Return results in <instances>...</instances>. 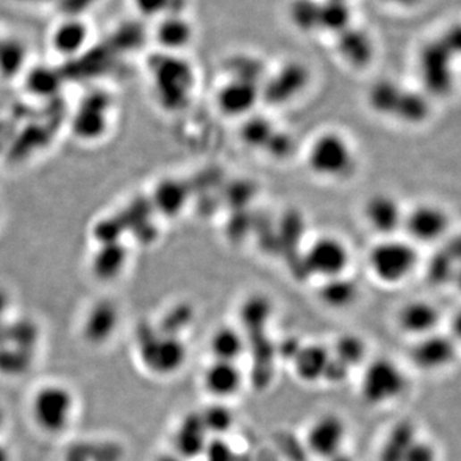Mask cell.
Returning <instances> with one entry per match:
<instances>
[{"label":"cell","instance_id":"1","mask_svg":"<svg viewBox=\"0 0 461 461\" xmlns=\"http://www.w3.org/2000/svg\"><path fill=\"white\" fill-rule=\"evenodd\" d=\"M306 163L307 171L322 181H348L356 172V147L344 132H319L307 145Z\"/></svg>","mask_w":461,"mask_h":461},{"label":"cell","instance_id":"2","mask_svg":"<svg viewBox=\"0 0 461 461\" xmlns=\"http://www.w3.org/2000/svg\"><path fill=\"white\" fill-rule=\"evenodd\" d=\"M29 413L41 433L49 437L63 436L76 422L79 398L66 383H43L32 392Z\"/></svg>","mask_w":461,"mask_h":461},{"label":"cell","instance_id":"3","mask_svg":"<svg viewBox=\"0 0 461 461\" xmlns=\"http://www.w3.org/2000/svg\"><path fill=\"white\" fill-rule=\"evenodd\" d=\"M419 247L401 235L380 239L366 256L369 273L387 288H396L407 282L419 267Z\"/></svg>","mask_w":461,"mask_h":461},{"label":"cell","instance_id":"4","mask_svg":"<svg viewBox=\"0 0 461 461\" xmlns=\"http://www.w3.org/2000/svg\"><path fill=\"white\" fill-rule=\"evenodd\" d=\"M41 344V330L29 318L13 317L0 331V375L22 377L37 362Z\"/></svg>","mask_w":461,"mask_h":461},{"label":"cell","instance_id":"5","mask_svg":"<svg viewBox=\"0 0 461 461\" xmlns=\"http://www.w3.org/2000/svg\"><path fill=\"white\" fill-rule=\"evenodd\" d=\"M153 85L162 105L181 108L195 85L194 70L179 54L161 53L152 62Z\"/></svg>","mask_w":461,"mask_h":461},{"label":"cell","instance_id":"6","mask_svg":"<svg viewBox=\"0 0 461 461\" xmlns=\"http://www.w3.org/2000/svg\"><path fill=\"white\" fill-rule=\"evenodd\" d=\"M138 356L145 371L156 377H171L185 365L188 348L181 337L150 331L138 339Z\"/></svg>","mask_w":461,"mask_h":461},{"label":"cell","instance_id":"7","mask_svg":"<svg viewBox=\"0 0 461 461\" xmlns=\"http://www.w3.org/2000/svg\"><path fill=\"white\" fill-rule=\"evenodd\" d=\"M407 389V374L391 357H377L369 362L360 381V395L371 407L394 403Z\"/></svg>","mask_w":461,"mask_h":461},{"label":"cell","instance_id":"8","mask_svg":"<svg viewBox=\"0 0 461 461\" xmlns=\"http://www.w3.org/2000/svg\"><path fill=\"white\" fill-rule=\"evenodd\" d=\"M304 271L307 276L323 281L348 274L351 264V251L348 245L336 235H319L304 250Z\"/></svg>","mask_w":461,"mask_h":461},{"label":"cell","instance_id":"9","mask_svg":"<svg viewBox=\"0 0 461 461\" xmlns=\"http://www.w3.org/2000/svg\"><path fill=\"white\" fill-rule=\"evenodd\" d=\"M451 227V218L440 204L421 202L405 209L401 236L416 247H431L443 240Z\"/></svg>","mask_w":461,"mask_h":461},{"label":"cell","instance_id":"10","mask_svg":"<svg viewBox=\"0 0 461 461\" xmlns=\"http://www.w3.org/2000/svg\"><path fill=\"white\" fill-rule=\"evenodd\" d=\"M405 209L400 199L390 192L369 195L363 205V218L368 229L380 239L400 236Z\"/></svg>","mask_w":461,"mask_h":461},{"label":"cell","instance_id":"11","mask_svg":"<svg viewBox=\"0 0 461 461\" xmlns=\"http://www.w3.org/2000/svg\"><path fill=\"white\" fill-rule=\"evenodd\" d=\"M348 424L339 414L324 413L309 425L306 446L310 454L321 460H331L344 452Z\"/></svg>","mask_w":461,"mask_h":461},{"label":"cell","instance_id":"12","mask_svg":"<svg viewBox=\"0 0 461 461\" xmlns=\"http://www.w3.org/2000/svg\"><path fill=\"white\" fill-rule=\"evenodd\" d=\"M122 322L120 306L111 298H100L88 306L81 322L82 339L94 348H102L114 339Z\"/></svg>","mask_w":461,"mask_h":461},{"label":"cell","instance_id":"13","mask_svg":"<svg viewBox=\"0 0 461 461\" xmlns=\"http://www.w3.org/2000/svg\"><path fill=\"white\" fill-rule=\"evenodd\" d=\"M455 356L454 339L439 332L414 339L409 354L413 365L428 373L448 368L454 362Z\"/></svg>","mask_w":461,"mask_h":461},{"label":"cell","instance_id":"14","mask_svg":"<svg viewBox=\"0 0 461 461\" xmlns=\"http://www.w3.org/2000/svg\"><path fill=\"white\" fill-rule=\"evenodd\" d=\"M441 321V309L425 298L407 301L396 314L398 330L414 339L437 332Z\"/></svg>","mask_w":461,"mask_h":461},{"label":"cell","instance_id":"15","mask_svg":"<svg viewBox=\"0 0 461 461\" xmlns=\"http://www.w3.org/2000/svg\"><path fill=\"white\" fill-rule=\"evenodd\" d=\"M108 106L109 102L105 94H91V96L80 105L73 118V132L77 138L85 141H94L105 136L111 125Z\"/></svg>","mask_w":461,"mask_h":461},{"label":"cell","instance_id":"16","mask_svg":"<svg viewBox=\"0 0 461 461\" xmlns=\"http://www.w3.org/2000/svg\"><path fill=\"white\" fill-rule=\"evenodd\" d=\"M336 50L348 67L365 70L371 66L375 55L374 40L365 29L348 26L336 35Z\"/></svg>","mask_w":461,"mask_h":461},{"label":"cell","instance_id":"17","mask_svg":"<svg viewBox=\"0 0 461 461\" xmlns=\"http://www.w3.org/2000/svg\"><path fill=\"white\" fill-rule=\"evenodd\" d=\"M242 383H244V374L238 363L213 360L204 371V390L222 403L238 395Z\"/></svg>","mask_w":461,"mask_h":461},{"label":"cell","instance_id":"18","mask_svg":"<svg viewBox=\"0 0 461 461\" xmlns=\"http://www.w3.org/2000/svg\"><path fill=\"white\" fill-rule=\"evenodd\" d=\"M260 96H262V90L259 85L230 79L218 90L217 105L223 114L230 117H242L253 112Z\"/></svg>","mask_w":461,"mask_h":461},{"label":"cell","instance_id":"19","mask_svg":"<svg viewBox=\"0 0 461 461\" xmlns=\"http://www.w3.org/2000/svg\"><path fill=\"white\" fill-rule=\"evenodd\" d=\"M307 73L306 66L298 62H289L285 66L276 71L273 76L265 79V87L263 91L267 94L271 102H289L298 96L307 85Z\"/></svg>","mask_w":461,"mask_h":461},{"label":"cell","instance_id":"20","mask_svg":"<svg viewBox=\"0 0 461 461\" xmlns=\"http://www.w3.org/2000/svg\"><path fill=\"white\" fill-rule=\"evenodd\" d=\"M331 360L330 348L317 342L301 344L291 360L294 373L301 382L314 384L323 382Z\"/></svg>","mask_w":461,"mask_h":461},{"label":"cell","instance_id":"21","mask_svg":"<svg viewBox=\"0 0 461 461\" xmlns=\"http://www.w3.org/2000/svg\"><path fill=\"white\" fill-rule=\"evenodd\" d=\"M194 38V26L183 14L162 17L154 31V38L162 53L168 54H179L190 46Z\"/></svg>","mask_w":461,"mask_h":461},{"label":"cell","instance_id":"22","mask_svg":"<svg viewBox=\"0 0 461 461\" xmlns=\"http://www.w3.org/2000/svg\"><path fill=\"white\" fill-rule=\"evenodd\" d=\"M174 448L185 459H197L205 454L209 434L204 427L200 414H189L174 432Z\"/></svg>","mask_w":461,"mask_h":461},{"label":"cell","instance_id":"23","mask_svg":"<svg viewBox=\"0 0 461 461\" xmlns=\"http://www.w3.org/2000/svg\"><path fill=\"white\" fill-rule=\"evenodd\" d=\"M190 190L179 179H163L156 183L152 194V206L162 217H180L188 206Z\"/></svg>","mask_w":461,"mask_h":461},{"label":"cell","instance_id":"24","mask_svg":"<svg viewBox=\"0 0 461 461\" xmlns=\"http://www.w3.org/2000/svg\"><path fill=\"white\" fill-rule=\"evenodd\" d=\"M90 31L87 23L77 17H67L52 34V48L64 58H73L87 48Z\"/></svg>","mask_w":461,"mask_h":461},{"label":"cell","instance_id":"25","mask_svg":"<svg viewBox=\"0 0 461 461\" xmlns=\"http://www.w3.org/2000/svg\"><path fill=\"white\" fill-rule=\"evenodd\" d=\"M418 437L414 422L403 419L395 423L381 445L378 461H404L405 455Z\"/></svg>","mask_w":461,"mask_h":461},{"label":"cell","instance_id":"26","mask_svg":"<svg viewBox=\"0 0 461 461\" xmlns=\"http://www.w3.org/2000/svg\"><path fill=\"white\" fill-rule=\"evenodd\" d=\"M209 348L213 360L238 363L247 351V339L240 328L222 326L213 332Z\"/></svg>","mask_w":461,"mask_h":461},{"label":"cell","instance_id":"27","mask_svg":"<svg viewBox=\"0 0 461 461\" xmlns=\"http://www.w3.org/2000/svg\"><path fill=\"white\" fill-rule=\"evenodd\" d=\"M359 285L350 276L336 277L321 282L318 298L330 309H348L359 298Z\"/></svg>","mask_w":461,"mask_h":461},{"label":"cell","instance_id":"28","mask_svg":"<svg viewBox=\"0 0 461 461\" xmlns=\"http://www.w3.org/2000/svg\"><path fill=\"white\" fill-rule=\"evenodd\" d=\"M28 48L16 38H0V79L13 80L26 72Z\"/></svg>","mask_w":461,"mask_h":461},{"label":"cell","instance_id":"29","mask_svg":"<svg viewBox=\"0 0 461 461\" xmlns=\"http://www.w3.org/2000/svg\"><path fill=\"white\" fill-rule=\"evenodd\" d=\"M273 314V304L264 295H253L245 298L240 307L242 333L268 330Z\"/></svg>","mask_w":461,"mask_h":461},{"label":"cell","instance_id":"30","mask_svg":"<svg viewBox=\"0 0 461 461\" xmlns=\"http://www.w3.org/2000/svg\"><path fill=\"white\" fill-rule=\"evenodd\" d=\"M25 85L34 96H53L62 87V73L49 66H37L26 70Z\"/></svg>","mask_w":461,"mask_h":461},{"label":"cell","instance_id":"31","mask_svg":"<svg viewBox=\"0 0 461 461\" xmlns=\"http://www.w3.org/2000/svg\"><path fill=\"white\" fill-rule=\"evenodd\" d=\"M404 88L392 81H378L368 94L371 108L384 117H395Z\"/></svg>","mask_w":461,"mask_h":461},{"label":"cell","instance_id":"32","mask_svg":"<svg viewBox=\"0 0 461 461\" xmlns=\"http://www.w3.org/2000/svg\"><path fill=\"white\" fill-rule=\"evenodd\" d=\"M330 350L331 356L350 369H354L363 363L366 356L365 339L353 333L337 337L335 344L330 348Z\"/></svg>","mask_w":461,"mask_h":461},{"label":"cell","instance_id":"33","mask_svg":"<svg viewBox=\"0 0 461 461\" xmlns=\"http://www.w3.org/2000/svg\"><path fill=\"white\" fill-rule=\"evenodd\" d=\"M430 103L416 91H403L394 118L405 123H421L430 115Z\"/></svg>","mask_w":461,"mask_h":461},{"label":"cell","instance_id":"34","mask_svg":"<svg viewBox=\"0 0 461 461\" xmlns=\"http://www.w3.org/2000/svg\"><path fill=\"white\" fill-rule=\"evenodd\" d=\"M322 4L315 0H294L289 7V19L303 32L321 29Z\"/></svg>","mask_w":461,"mask_h":461},{"label":"cell","instance_id":"35","mask_svg":"<svg viewBox=\"0 0 461 461\" xmlns=\"http://www.w3.org/2000/svg\"><path fill=\"white\" fill-rule=\"evenodd\" d=\"M199 414L209 437L224 436L232 430L233 424H235V415L230 412V407L222 401L211 405Z\"/></svg>","mask_w":461,"mask_h":461},{"label":"cell","instance_id":"36","mask_svg":"<svg viewBox=\"0 0 461 461\" xmlns=\"http://www.w3.org/2000/svg\"><path fill=\"white\" fill-rule=\"evenodd\" d=\"M276 131V127L267 118L251 117L242 127L241 138L253 149H265Z\"/></svg>","mask_w":461,"mask_h":461},{"label":"cell","instance_id":"37","mask_svg":"<svg viewBox=\"0 0 461 461\" xmlns=\"http://www.w3.org/2000/svg\"><path fill=\"white\" fill-rule=\"evenodd\" d=\"M350 25V10L345 0H328L322 4L321 29L337 35Z\"/></svg>","mask_w":461,"mask_h":461},{"label":"cell","instance_id":"38","mask_svg":"<svg viewBox=\"0 0 461 461\" xmlns=\"http://www.w3.org/2000/svg\"><path fill=\"white\" fill-rule=\"evenodd\" d=\"M135 10L147 19H162L171 14H183L189 0H132Z\"/></svg>","mask_w":461,"mask_h":461},{"label":"cell","instance_id":"39","mask_svg":"<svg viewBox=\"0 0 461 461\" xmlns=\"http://www.w3.org/2000/svg\"><path fill=\"white\" fill-rule=\"evenodd\" d=\"M230 79L242 80L259 85L263 64L258 58L250 55H238L230 61Z\"/></svg>","mask_w":461,"mask_h":461},{"label":"cell","instance_id":"40","mask_svg":"<svg viewBox=\"0 0 461 461\" xmlns=\"http://www.w3.org/2000/svg\"><path fill=\"white\" fill-rule=\"evenodd\" d=\"M404 461H439V451L432 442L419 436L410 446Z\"/></svg>","mask_w":461,"mask_h":461},{"label":"cell","instance_id":"41","mask_svg":"<svg viewBox=\"0 0 461 461\" xmlns=\"http://www.w3.org/2000/svg\"><path fill=\"white\" fill-rule=\"evenodd\" d=\"M57 2L67 17L80 19L82 13H85L88 8L93 7L96 0H57Z\"/></svg>","mask_w":461,"mask_h":461},{"label":"cell","instance_id":"42","mask_svg":"<svg viewBox=\"0 0 461 461\" xmlns=\"http://www.w3.org/2000/svg\"><path fill=\"white\" fill-rule=\"evenodd\" d=\"M12 309H13V298L7 289L0 286V331L14 317Z\"/></svg>","mask_w":461,"mask_h":461},{"label":"cell","instance_id":"43","mask_svg":"<svg viewBox=\"0 0 461 461\" xmlns=\"http://www.w3.org/2000/svg\"><path fill=\"white\" fill-rule=\"evenodd\" d=\"M378 2L400 10H414L422 4L423 0H378Z\"/></svg>","mask_w":461,"mask_h":461},{"label":"cell","instance_id":"44","mask_svg":"<svg viewBox=\"0 0 461 461\" xmlns=\"http://www.w3.org/2000/svg\"><path fill=\"white\" fill-rule=\"evenodd\" d=\"M7 410H5V407H3L2 404H0V434H2L3 431H4L5 425H7Z\"/></svg>","mask_w":461,"mask_h":461},{"label":"cell","instance_id":"45","mask_svg":"<svg viewBox=\"0 0 461 461\" xmlns=\"http://www.w3.org/2000/svg\"><path fill=\"white\" fill-rule=\"evenodd\" d=\"M328 461H353L348 455H346L345 452H341V454L337 455V457H333V459Z\"/></svg>","mask_w":461,"mask_h":461},{"label":"cell","instance_id":"46","mask_svg":"<svg viewBox=\"0 0 461 461\" xmlns=\"http://www.w3.org/2000/svg\"><path fill=\"white\" fill-rule=\"evenodd\" d=\"M26 2H29V3H46V2H53V0H26Z\"/></svg>","mask_w":461,"mask_h":461},{"label":"cell","instance_id":"47","mask_svg":"<svg viewBox=\"0 0 461 461\" xmlns=\"http://www.w3.org/2000/svg\"><path fill=\"white\" fill-rule=\"evenodd\" d=\"M2 221H3V212H2V206H0V226H2Z\"/></svg>","mask_w":461,"mask_h":461}]
</instances>
